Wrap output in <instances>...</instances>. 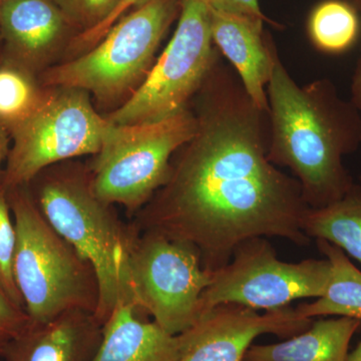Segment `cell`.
<instances>
[{
  "mask_svg": "<svg viewBox=\"0 0 361 361\" xmlns=\"http://www.w3.org/2000/svg\"><path fill=\"white\" fill-rule=\"evenodd\" d=\"M32 78L13 66L0 68V125L13 128L42 102Z\"/></svg>",
  "mask_w": 361,
  "mask_h": 361,
  "instance_id": "cell-20",
  "label": "cell"
},
{
  "mask_svg": "<svg viewBox=\"0 0 361 361\" xmlns=\"http://www.w3.org/2000/svg\"><path fill=\"white\" fill-rule=\"evenodd\" d=\"M149 1V0H121L118 6L116 7L115 11H113L99 25L94 26L92 30H87L80 35V42L82 44H97L106 33L111 30V26L115 25L116 21L120 20L121 18L125 16L126 13H129L130 11H134L137 7L144 6L145 4Z\"/></svg>",
  "mask_w": 361,
  "mask_h": 361,
  "instance_id": "cell-24",
  "label": "cell"
},
{
  "mask_svg": "<svg viewBox=\"0 0 361 361\" xmlns=\"http://www.w3.org/2000/svg\"><path fill=\"white\" fill-rule=\"evenodd\" d=\"M180 9V0H149L116 21L92 51L52 71L49 82L102 99L118 96L149 70Z\"/></svg>",
  "mask_w": 361,
  "mask_h": 361,
  "instance_id": "cell-9",
  "label": "cell"
},
{
  "mask_svg": "<svg viewBox=\"0 0 361 361\" xmlns=\"http://www.w3.org/2000/svg\"><path fill=\"white\" fill-rule=\"evenodd\" d=\"M196 116L185 109L160 122H109L92 164L90 187L104 203L141 210L167 182L176 152L194 137Z\"/></svg>",
  "mask_w": 361,
  "mask_h": 361,
  "instance_id": "cell-5",
  "label": "cell"
},
{
  "mask_svg": "<svg viewBox=\"0 0 361 361\" xmlns=\"http://www.w3.org/2000/svg\"><path fill=\"white\" fill-rule=\"evenodd\" d=\"M358 11L345 0H324L312 9L307 20L311 44L318 51L339 54L348 51L360 33Z\"/></svg>",
  "mask_w": 361,
  "mask_h": 361,
  "instance_id": "cell-19",
  "label": "cell"
},
{
  "mask_svg": "<svg viewBox=\"0 0 361 361\" xmlns=\"http://www.w3.org/2000/svg\"><path fill=\"white\" fill-rule=\"evenodd\" d=\"M346 361H361V341L357 344L355 350L349 353Z\"/></svg>",
  "mask_w": 361,
  "mask_h": 361,
  "instance_id": "cell-28",
  "label": "cell"
},
{
  "mask_svg": "<svg viewBox=\"0 0 361 361\" xmlns=\"http://www.w3.org/2000/svg\"><path fill=\"white\" fill-rule=\"evenodd\" d=\"M349 4H351L358 13H361V0H345Z\"/></svg>",
  "mask_w": 361,
  "mask_h": 361,
  "instance_id": "cell-29",
  "label": "cell"
},
{
  "mask_svg": "<svg viewBox=\"0 0 361 361\" xmlns=\"http://www.w3.org/2000/svg\"><path fill=\"white\" fill-rule=\"evenodd\" d=\"M360 185H361V177H360Z\"/></svg>",
  "mask_w": 361,
  "mask_h": 361,
  "instance_id": "cell-30",
  "label": "cell"
},
{
  "mask_svg": "<svg viewBox=\"0 0 361 361\" xmlns=\"http://www.w3.org/2000/svg\"><path fill=\"white\" fill-rule=\"evenodd\" d=\"M71 23L82 26L85 32L103 23L121 0H52Z\"/></svg>",
  "mask_w": 361,
  "mask_h": 361,
  "instance_id": "cell-22",
  "label": "cell"
},
{
  "mask_svg": "<svg viewBox=\"0 0 361 361\" xmlns=\"http://www.w3.org/2000/svg\"><path fill=\"white\" fill-rule=\"evenodd\" d=\"M212 276L193 247L161 233L137 231L128 256L130 297L168 334H184L200 320L201 295Z\"/></svg>",
  "mask_w": 361,
  "mask_h": 361,
  "instance_id": "cell-6",
  "label": "cell"
},
{
  "mask_svg": "<svg viewBox=\"0 0 361 361\" xmlns=\"http://www.w3.org/2000/svg\"><path fill=\"white\" fill-rule=\"evenodd\" d=\"M213 11L236 16H246L253 20L265 21L267 18L261 11L259 0H200Z\"/></svg>",
  "mask_w": 361,
  "mask_h": 361,
  "instance_id": "cell-25",
  "label": "cell"
},
{
  "mask_svg": "<svg viewBox=\"0 0 361 361\" xmlns=\"http://www.w3.org/2000/svg\"><path fill=\"white\" fill-rule=\"evenodd\" d=\"M312 322L290 306L260 314L245 306L222 304L187 330L189 345L179 361H243L259 336H295Z\"/></svg>",
  "mask_w": 361,
  "mask_h": 361,
  "instance_id": "cell-11",
  "label": "cell"
},
{
  "mask_svg": "<svg viewBox=\"0 0 361 361\" xmlns=\"http://www.w3.org/2000/svg\"><path fill=\"white\" fill-rule=\"evenodd\" d=\"M7 154V139L6 130L4 126L0 125V173H1V165ZM2 177H0L1 180Z\"/></svg>",
  "mask_w": 361,
  "mask_h": 361,
  "instance_id": "cell-27",
  "label": "cell"
},
{
  "mask_svg": "<svg viewBox=\"0 0 361 361\" xmlns=\"http://www.w3.org/2000/svg\"><path fill=\"white\" fill-rule=\"evenodd\" d=\"M94 313L71 310L51 322L28 323L0 348L6 361H92L103 338Z\"/></svg>",
  "mask_w": 361,
  "mask_h": 361,
  "instance_id": "cell-12",
  "label": "cell"
},
{
  "mask_svg": "<svg viewBox=\"0 0 361 361\" xmlns=\"http://www.w3.org/2000/svg\"><path fill=\"white\" fill-rule=\"evenodd\" d=\"M28 323L25 310L14 304L0 288V348L18 336Z\"/></svg>",
  "mask_w": 361,
  "mask_h": 361,
  "instance_id": "cell-23",
  "label": "cell"
},
{
  "mask_svg": "<svg viewBox=\"0 0 361 361\" xmlns=\"http://www.w3.org/2000/svg\"><path fill=\"white\" fill-rule=\"evenodd\" d=\"M108 120L92 108L84 90L42 99L13 129V146L7 157L2 184L6 190L26 186L49 166L101 149Z\"/></svg>",
  "mask_w": 361,
  "mask_h": 361,
  "instance_id": "cell-10",
  "label": "cell"
},
{
  "mask_svg": "<svg viewBox=\"0 0 361 361\" xmlns=\"http://www.w3.org/2000/svg\"><path fill=\"white\" fill-rule=\"evenodd\" d=\"M35 202L49 225L94 268L99 288L96 317L104 325L118 301H132L127 264L137 231L97 198L90 178L51 176L39 187Z\"/></svg>",
  "mask_w": 361,
  "mask_h": 361,
  "instance_id": "cell-4",
  "label": "cell"
},
{
  "mask_svg": "<svg viewBox=\"0 0 361 361\" xmlns=\"http://www.w3.org/2000/svg\"><path fill=\"white\" fill-rule=\"evenodd\" d=\"M318 250L331 264V278L326 291L312 303L296 307L306 318L336 315L361 322V271L338 247L325 240H316Z\"/></svg>",
  "mask_w": 361,
  "mask_h": 361,
  "instance_id": "cell-17",
  "label": "cell"
},
{
  "mask_svg": "<svg viewBox=\"0 0 361 361\" xmlns=\"http://www.w3.org/2000/svg\"><path fill=\"white\" fill-rule=\"evenodd\" d=\"M211 13L214 45L228 59L259 110L269 113L267 85L278 54L265 37L264 21L222 11Z\"/></svg>",
  "mask_w": 361,
  "mask_h": 361,
  "instance_id": "cell-13",
  "label": "cell"
},
{
  "mask_svg": "<svg viewBox=\"0 0 361 361\" xmlns=\"http://www.w3.org/2000/svg\"><path fill=\"white\" fill-rule=\"evenodd\" d=\"M129 300L118 301L103 327L92 361H179L189 345L188 331L172 336L155 322H144Z\"/></svg>",
  "mask_w": 361,
  "mask_h": 361,
  "instance_id": "cell-14",
  "label": "cell"
},
{
  "mask_svg": "<svg viewBox=\"0 0 361 361\" xmlns=\"http://www.w3.org/2000/svg\"><path fill=\"white\" fill-rule=\"evenodd\" d=\"M16 232L6 188L0 180V288L11 301L25 310L13 274Z\"/></svg>",
  "mask_w": 361,
  "mask_h": 361,
  "instance_id": "cell-21",
  "label": "cell"
},
{
  "mask_svg": "<svg viewBox=\"0 0 361 361\" xmlns=\"http://www.w3.org/2000/svg\"><path fill=\"white\" fill-rule=\"evenodd\" d=\"M350 102L361 115V54L353 73V82H351Z\"/></svg>",
  "mask_w": 361,
  "mask_h": 361,
  "instance_id": "cell-26",
  "label": "cell"
},
{
  "mask_svg": "<svg viewBox=\"0 0 361 361\" xmlns=\"http://www.w3.org/2000/svg\"><path fill=\"white\" fill-rule=\"evenodd\" d=\"M70 21L52 0H0V30L9 49L35 61L63 39Z\"/></svg>",
  "mask_w": 361,
  "mask_h": 361,
  "instance_id": "cell-15",
  "label": "cell"
},
{
  "mask_svg": "<svg viewBox=\"0 0 361 361\" xmlns=\"http://www.w3.org/2000/svg\"><path fill=\"white\" fill-rule=\"evenodd\" d=\"M219 56L211 32L210 8L200 0H180L172 39L139 89L111 114L109 122H160L185 110Z\"/></svg>",
  "mask_w": 361,
  "mask_h": 361,
  "instance_id": "cell-7",
  "label": "cell"
},
{
  "mask_svg": "<svg viewBox=\"0 0 361 361\" xmlns=\"http://www.w3.org/2000/svg\"><path fill=\"white\" fill-rule=\"evenodd\" d=\"M330 278L331 264L326 258L284 262L265 237L246 240L227 265L214 271L212 281L201 295L200 319L222 304L272 311L297 299L320 298Z\"/></svg>",
  "mask_w": 361,
  "mask_h": 361,
  "instance_id": "cell-8",
  "label": "cell"
},
{
  "mask_svg": "<svg viewBox=\"0 0 361 361\" xmlns=\"http://www.w3.org/2000/svg\"><path fill=\"white\" fill-rule=\"evenodd\" d=\"M6 191L16 232L14 279L30 322L71 310L96 315L99 288L92 266L45 220L25 186Z\"/></svg>",
  "mask_w": 361,
  "mask_h": 361,
  "instance_id": "cell-3",
  "label": "cell"
},
{
  "mask_svg": "<svg viewBox=\"0 0 361 361\" xmlns=\"http://www.w3.org/2000/svg\"><path fill=\"white\" fill-rule=\"evenodd\" d=\"M199 90L196 133L173 156L167 182L133 227L193 247L212 272L246 240L278 237L307 245L310 208L300 185L268 159V114L220 56Z\"/></svg>",
  "mask_w": 361,
  "mask_h": 361,
  "instance_id": "cell-1",
  "label": "cell"
},
{
  "mask_svg": "<svg viewBox=\"0 0 361 361\" xmlns=\"http://www.w3.org/2000/svg\"><path fill=\"white\" fill-rule=\"evenodd\" d=\"M303 230L308 238L329 241L361 264V185L331 205L308 209Z\"/></svg>",
  "mask_w": 361,
  "mask_h": 361,
  "instance_id": "cell-18",
  "label": "cell"
},
{
  "mask_svg": "<svg viewBox=\"0 0 361 361\" xmlns=\"http://www.w3.org/2000/svg\"><path fill=\"white\" fill-rule=\"evenodd\" d=\"M268 159L288 168L310 209L341 200L355 186L343 158L361 144V115L329 78L297 84L278 54L267 85Z\"/></svg>",
  "mask_w": 361,
  "mask_h": 361,
  "instance_id": "cell-2",
  "label": "cell"
},
{
  "mask_svg": "<svg viewBox=\"0 0 361 361\" xmlns=\"http://www.w3.org/2000/svg\"><path fill=\"white\" fill-rule=\"evenodd\" d=\"M361 322L353 318L319 319L288 341L251 345L243 361H346L349 343Z\"/></svg>",
  "mask_w": 361,
  "mask_h": 361,
  "instance_id": "cell-16",
  "label": "cell"
}]
</instances>
